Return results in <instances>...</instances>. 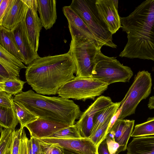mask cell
<instances>
[{"instance_id":"cell-29","label":"cell","mask_w":154,"mask_h":154,"mask_svg":"<svg viewBox=\"0 0 154 154\" xmlns=\"http://www.w3.org/2000/svg\"><path fill=\"white\" fill-rule=\"evenodd\" d=\"M47 137L60 138H82L75 124L60 130Z\"/></svg>"},{"instance_id":"cell-7","label":"cell","mask_w":154,"mask_h":154,"mask_svg":"<svg viewBox=\"0 0 154 154\" xmlns=\"http://www.w3.org/2000/svg\"><path fill=\"white\" fill-rule=\"evenodd\" d=\"M108 85L100 80L93 78H75L62 85L57 92L63 98L85 101L94 100L107 88Z\"/></svg>"},{"instance_id":"cell-34","label":"cell","mask_w":154,"mask_h":154,"mask_svg":"<svg viewBox=\"0 0 154 154\" xmlns=\"http://www.w3.org/2000/svg\"><path fill=\"white\" fill-rule=\"evenodd\" d=\"M105 140L106 141L108 150L110 154H118L120 147L119 144L115 140L113 139L106 135Z\"/></svg>"},{"instance_id":"cell-9","label":"cell","mask_w":154,"mask_h":154,"mask_svg":"<svg viewBox=\"0 0 154 154\" xmlns=\"http://www.w3.org/2000/svg\"><path fill=\"white\" fill-rule=\"evenodd\" d=\"M114 103L110 97L101 96L82 113L75 125L82 137L89 138L90 137L93 126L94 119L96 114Z\"/></svg>"},{"instance_id":"cell-25","label":"cell","mask_w":154,"mask_h":154,"mask_svg":"<svg viewBox=\"0 0 154 154\" xmlns=\"http://www.w3.org/2000/svg\"><path fill=\"white\" fill-rule=\"evenodd\" d=\"M13 107L20 127L23 128L38 118V117L34 115L15 102H14Z\"/></svg>"},{"instance_id":"cell-32","label":"cell","mask_w":154,"mask_h":154,"mask_svg":"<svg viewBox=\"0 0 154 154\" xmlns=\"http://www.w3.org/2000/svg\"><path fill=\"white\" fill-rule=\"evenodd\" d=\"M24 128H20L14 131L13 143L11 150V154H19L20 140Z\"/></svg>"},{"instance_id":"cell-13","label":"cell","mask_w":154,"mask_h":154,"mask_svg":"<svg viewBox=\"0 0 154 154\" xmlns=\"http://www.w3.org/2000/svg\"><path fill=\"white\" fill-rule=\"evenodd\" d=\"M11 30L18 48L23 57L25 64L29 65L40 57L30 41L24 21L19 23Z\"/></svg>"},{"instance_id":"cell-10","label":"cell","mask_w":154,"mask_h":154,"mask_svg":"<svg viewBox=\"0 0 154 154\" xmlns=\"http://www.w3.org/2000/svg\"><path fill=\"white\" fill-rule=\"evenodd\" d=\"M63 13L67 19L71 37H77L87 39L101 49L103 45L97 39L82 20L69 6L63 7Z\"/></svg>"},{"instance_id":"cell-21","label":"cell","mask_w":154,"mask_h":154,"mask_svg":"<svg viewBox=\"0 0 154 154\" xmlns=\"http://www.w3.org/2000/svg\"><path fill=\"white\" fill-rule=\"evenodd\" d=\"M120 105V102L114 103L96 114L94 119L93 126L89 138L105 121L109 118L112 117L116 113Z\"/></svg>"},{"instance_id":"cell-27","label":"cell","mask_w":154,"mask_h":154,"mask_svg":"<svg viewBox=\"0 0 154 154\" xmlns=\"http://www.w3.org/2000/svg\"><path fill=\"white\" fill-rule=\"evenodd\" d=\"M0 60L20 72L22 69H26L27 67L21 60L7 51L0 45Z\"/></svg>"},{"instance_id":"cell-6","label":"cell","mask_w":154,"mask_h":154,"mask_svg":"<svg viewBox=\"0 0 154 154\" xmlns=\"http://www.w3.org/2000/svg\"><path fill=\"white\" fill-rule=\"evenodd\" d=\"M101 49L89 40L72 37L68 51L75 62L77 78H92L95 57Z\"/></svg>"},{"instance_id":"cell-14","label":"cell","mask_w":154,"mask_h":154,"mask_svg":"<svg viewBox=\"0 0 154 154\" xmlns=\"http://www.w3.org/2000/svg\"><path fill=\"white\" fill-rule=\"evenodd\" d=\"M98 13L113 35L121 27L120 17L112 0H96Z\"/></svg>"},{"instance_id":"cell-16","label":"cell","mask_w":154,"mask_h":154,"mask_svg":"<svg viewBox=\"0 0 154 154\" xmlns=\"http://www.w3.org/2000/svg\"><path fill=\"white\" fill-rule=\"evenodd\" d=\"M28 7L24 0H14L10 8L0 21V26L12 30L19 23L24 21Z\"/></svg>"},{"instance_id":"cell-26","label":"cell","mask_w":154,"mask_h":154,"mask_svg":"<svg viewBox=\"0 0 154 154\" xmlns=\"http://www.w3.org/2000/svg\"><path fill=\"white\" fill-rule=\"evenodd\" d=\"M0 126V154H5L11 149L13 141L14 130Z\"/></svg>"},{"instance_id":"cell-4","label":"cell","mask_w":154,"mask_h":154,"mask_svg":"<svg viewBox=\"0 0 154 154\" xmlns=\"http://www.w3.org/2000/svg\"><path fill=\"white\" fill-rule=\"evenodd\" d=\"M96 0H73L70 7L82 20L97 40L103 46L116 48L112 34L99 15Z\"/></svg>"},{"instance_id":"cell-33","label":"cell","mask_w":154,"mask_h":154,"mask_svg":"<svg viewBox=\"0 0 154 154\" xmlns=\"http://www.w3.org/2000/svg\"><path fill=\"white\" fill-rule=\"evenodd\" d=\"M14 98L12 95L4 91H0V106L6 108L13 107Z\"/></svg>"},{"instance_id":"cell-39","label":"cell","mask_w":154,"mask_h":154,"mask_svg":"<svg viewBox=\"0 0 154 154\" xmlns=\"http://www.w3.org/2000/svg\"><path fill=\"white\" fill-rule=\"evenodd\" d=\"M98 151L99 154H110L108 149L105 140L100 144L98 148Z\"/></svg>"},{"instance_id":"cell-5","label":"cell","mask_w":154,"mask_h":154,"mask_svg":"<svg viewBox=\"0 0 154 154\" xmlns=\"http://www.w3.org/2000/svg\"><path fill=\"white\" fill-rule=\"evenodd\" d=\"M133 75L131 68L121 64L116 57L106 56L101 51L97 54L92 78L99 79L109 85L116 82H128Z\"/></svg>"},{"instance_id":"cell-22","label":"cell","mask_w":154,"mask_h":154,"mask_svg":"<svg viewBox=\"0 0 154 154\" xmlns=\"http://www.w3.org/2000/svg\"><path fill=\"white\" fill-rule=\"evenodd\" d=\"M19 123V120L13 107L6 108L0 106L1 127L14 131Z\"/></svg>"},{"instance_id":"cell-20","label":"cell","mask_w":154,"mask_h":154,"mask_svg":"<svg viewBox=\"0 0 154 154\" xmlns=\"http://www.w3.org/2000/svg\"><path fill=\"white\" fill-rule=\"evenodd\" d=\"M0 45L23 63V57L19 50L11 30H8L0 26Z\"/></svg>"},{"instance_id":"cell-23","label":"cell","mask_w":154,"mask_h":154,"mask_svg":"<svg viewBox=\"0 0 154 154\" xmlns=\"http://www.w3.org/2000/svg\"><path fill=\"white\" fill-rule=\"evenodd\" d=\"M154 135V117L149 118L147 121L136 125L131 137H139Z\"/></svg>"},{"instance_id":"cell-30","label":"cell","mask_w":154,"mask_h":154,"mask_svg":"<svg viewBox=\"0 0 154 154\" xmlns=\"http://www.w3.org/2000/svg\"><path fill=\"white\" fill-rule=\"evenodd\" d=\"M112 117L105 121L89 138L97 149L101 143L105 140L109 124Z\"/></svg>"},{"instance_id":"cell-41","label":"cell","mask_w":154,"mask_h":154,"mask_svg":"<svg viewBox=\"0 0 154 154\" xmlns=\"http://www.w3.org/2000/svg\"><path fill=\"white\" fill-rule=\"evenodd\" d=\"M64 154H82L74 151L64 149Z\"/></svg>"},{"instance_id":"cell-40","label":"cell","mask_w":154,"mask_h":154,"mask_svg":"<svg viewBox=\"0 0 154 154\" xmlns=\"http://www.w3.org/2000/svg\"><path fill=\"white\" fill-rule=\"evenodd\" d=\"M27 154H33L31 140L30 138L27 141Z\"/></svg>"},{"instance_id":"cell-8","label":"cell","mask_w":154,"mask_h":154,"mask_svg":"<svg viewBox=\"0 0 154 154\" xmlns=\"http://www.w3.org/2000/svg\"><path fill=\"white\" fill-rule=\"evenodd\" d=\"M152 80L150 73L147 71H139L124 98L120 102L121 112L118 119H124L135 113L140 102L151 93Z\"/></svg>"},{"instance_id":"cell-18","label":"cell","mask_w":154,"mask_h":154,"mask_svg":"<svg viewBox=\"0 0 154 154\" xmlns=\"http://www.w3.org/2000/svg\"><path fill=\"white\" fill-rule=\"evenodd\" d=\"M38 11L42 26L46 30L52 27L57 19L56 1L38 0Z\"/></svg>"},{"instance_id":"cell-12","label":"cell","mask_w":154,"mask_h":154,"mask_svg":"<svg viewBox=\"0 0 154 154\" xmlns=\"http://www.w3.org/2000/svg\"><path fill=\"white\" fill-rule=\"evenodd\" d=\"M28 7L24 20L26 28L30 41L37 51L39 45L40 32L42 27L37 14L38 0H24Z\"/></svg>"},{"instance_id":"cell-24","label":"cell","mask_w":154,"mask_h":154,"mask_svg":"<svg viewBox=\"0 0 154 154\" xmlns=\"http://www.w3.org/2000/svg\"><path fill=\"white\" fill-rule=\"evenodd\" d=\"M26 82L20 79L0 82V91H4L8 94L15 96L22 91L23 85Z\"/></svg>"},{"instance_id":"cell-17","label":"cell","mask_w":154,"mask_h":154,"mask_svg":"<svg viewBox=\"0 0 154 154\" xmlns=\"http://www.w3.org/2000/svg\"><path fill=\"white\" fill-rule=\"evenodd\" d=\"M134 122V120L118 119L113 125L111 130L114 133L115 140L120 145L118 154L126 150Z\"/></svg>"},{"instance_id":"cell-2","label":"cell","mask_w":154,"mask_h":154,"mask_svg":"<svg viewBox=\"0 0 154 154\" xmlns=\"http://www.w3.org/2000/svg\"><path fill=\"white\" fill-rule=\"evenodd\" d=\"M76 68L69 52L39 57L27 66L26 82L36 93L55 95L63 85L76 77Z\"/></svg>"},{"instance_id":"cell-43","label":"cell","mask_w":154,"mask_h":154,"mask_svg":"<svg viewBox=\"0 0 154 154\" xmlns=\"http://www.w3.org/2000/svg\"><path fill=\"white\" fill-rule=\"evenodd\" d=\"M11 150H8L5 154H11Z\"/></svg>"},{"instance_id":"cell-19","label":"cell","mask_w":154,"mask_h":154,"mask_svg":"<svg viewBox=\"0 0 154 154\" xmlns=\"http://www.w3.org/2000/svg\"><path fill=\"white\" fill-rule=\"evenodd\" d=\"M126 149L127 154H154V136L134 137Z\"/></svg>"},{"instance_id":"cell-11","label":"cell","mask_w":154,"mask_h":154,"mask_svg":"<svg viewBox=\"0 0 154 154\" xmlns=\"http://www.w3.org/2000/svg\"><path fill=\"white\" fill-rule=\"evenodd\" d=\"M38 139L40 142L56 144L64 149L74 151L82 154H99L98 149L89 138L46 137Z\"/></svg>"},{"instance_id":"cell-37","label":"cell","mask_w":154,"mask_h":154,"mask_svg":"<svg viewBox=\"0 0 154 154\" xmlns=\"http://www.w3.org/2000/svg\"><path fill=\"white\" fill-rule=\"evenodd\" d=\"M32 144L33 154H44L43 152L38 140L30 137Z\"/></svg>"},{"instance_id":"cell-36","label":"cell","mask_w":154,"mask_h":154,"mask_svg":"<svg viewBox=\"0 0 154 154\" xmlns=\"http://www.w3.org/2000/svg\"><path fill=\"white\" fill-rule=\"evenodd\" d=\"M29 139L25 131L23 128L22 135L20 140V147L19 154H27V141Z\"/></svg>"},{"instance_id":"cell-35","label":"cell","mask_w":154,"mask_h":154,"mask_svg":"<svg viewBox=\"0 0 154 154\" xmlns=\"http://www.w3.org/2000/svg\"><path fill=\"white\" fill-rule=\"evenodd\" d=\"M14 0H1L0 4V21L9 10Z\"/></svg>"},{"instance_id":"cell-1","label":"cell","mask_w":154,"mask_h":154,"mask_svg":"<svg viewBox=\"0 0 154 154\" xmlns=\"http://www.w3.org/2000/svg\"><path fill=\"white\" fill-rule=\"evenodd\" d=\"M120 19L128 41L119 56L154 61V0L143 1Z\"/></svg>"},{"instance_id":"cell-38","label":"cell","mask_w":154,"mask_h":154,"mask_svg":"<svg viewBox=\"0 0 154 154\" xmlns=\"http://www.w3.org/2000/svg\"><path fill=\"white\" fill-rule=\"evenodd\" d=\"M121 110V109L119 108L116 113L111 118L107 131V135L111 130L116 121L118 119Z\"/></svg>"},{"instance_id":"cell-31","label":"cell","mask_w":154,"mask_h":154,"mask_svg":"<svg viewBox=\"0 0 154 154\" xmlns=\"http://www.w3.org/2000/svg\"><path fill=\"white\" fill-rule=\"evenodd\" d=\"M39 141L44 154H64V149L59 146Z\"/></svg>"},{"instance_id":"cell-44","label":"cell","mask_w":154,"mask_h":154,"mask_svg":"<svg viewBox=\"0 0 154 154\" xmlns=\"http://www.w3.org/2000/svg\"><path fill=\"white\" fill-rule=\"evenodd\" d=\"M153 89H154V87H153Z\"/></svg>"},{"instance_id":"cell-15","label":"cell","mask_w":154,"mask_h":154,"mask_svg":"<svg viewBox=\"0 0 154 154\" xmlns=\"http://www.w3.org/2000/svg\"><path fill=\"white\" fill-rule=\"evenodd\" d=\"M69 126L60 122L38 118L27 125L25 127L29 131L30 137L38 139L48 137Z\"/></svg>"},{"instance_id":"cell-3","label":"cell","mask_w":154,"mask_h":154,"mask_svg":"<svg viewBox=\"0 0 154 154\" xmlns=\"http://www.w3.org/2000/svg\"><path fill=\"white\" fill-rule=\"evenodd\" d=\"M14 100L38 118L69 126L75 125V120L79 119L82 113L73 100L41 95L32 90L15 95Z\"/></svg>"},{"instance_id":"cell-42","label":"cell","mask_w":154,"mask_h":154,"mask_svg":"<svg viewBox=\"0 0 154 154\" xmlns=\"http://www.w3.org/2000/svg\"><path fill=\"white\" fill-rule=\"evenodd\" d=\"M112 1L115 8L118 10V1L117 0H112Z\"/></svg>"},{"instance_id":"cell-28","label":"cell","mask_w":154,"mask_h":154,"mask_svg":"<svg viewBox=\"0 0 154 154\" xmlns=\"http://www.w3.org/2000/svg\"><path fill=\"white\" fill-rule=\"evenodd\" d=\"M19 72L11 66L0 60V82L19 79Z\"/></svg>"}]
</instances>
